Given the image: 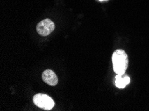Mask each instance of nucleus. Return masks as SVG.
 <instances>
[{"instance_id": "f257e3e1", "label": "nucleus", "mask_w": 149, "mask_h": 111, "mask_svg": "<svg viewBox=\"0 0 149 111\" xmlns=\"http://www.w3.org/2000/svg\"><path fill=\"white\" fill-rule=\"evenodd\" d=\"M113 69L117 74H125L128 66L127 54L123 49H117L114 52L112 57Z\"/></svg>"}, {"instance_id": "f03ea898", "label": "nucleus", "mask_w": 149, "mask_h": 111, "mask_svg": "<svg viewBox=\"0 0 149 111\" xmlns=\"http://www.w3.org/2000/svg\"><path fill=\"white\" fill-rule=\"evenodd\" d=\"M33 101L35 105L45 110L52 109L54 106V101L48 95L45 94H36L33 97Z\"/></svg>"}, {"instance_id": "7ed1b4c3", "label": "nucleus", "mask_w": 149, "mask_h": 111, "mask_svg": "<svg viewBox=\"0 0 149 111\" xmlns=\"http://www.w3.org/2000/svg\"><path fill=\"white\" fill-rule=\"evenodd\" d=\"M55 29L54 23L49 19H46L38 23L36 26V31L40 35H49Z\"/></svg>"}, {"instance_id": "20e7f679", "label": "nucleus", "mask_w": 149, "mask_h": 111, "mask_svg": "<svg viewBox=\"0 0 149 111\" xmlns=\"http://www.w3.org/2000/svg\"><path fill=\"white\" fill-rule=\"evenodd\" d=\"M42 79L45 83L50 86H56L58 83V78L55 72L51 69H46L43 72Z\"/></svg>"}, {"instance_id": "39448f33", "label": "nucleus", "mask_w": 149, "mask_h": 111, "mask_svg": "<svg viewBox=\"0 0 149 111\" xmlns=\"http://www.w3.org/2000/svg\"><path fill=\"white\" fill-rule=\"evenodd\" d=\"M124 74H117L115 81V85L119 89H123L130 83V78L128 76H123Z\"/></svg>"}, {"instance_id": "423d86ee", "label": "nucleus", "mask_w": 149, "mask_h": 111, "mask_svg": "<svg viewBox=\"0 0 149 111\" xmlns=\"http://www.w3.org/2000/svg\"><path fill=\"white\" fill-rule=\"evenodd\" d=\"M99 1H105V0H99Z\"/></svg>"}]
</instances>
